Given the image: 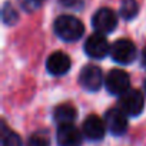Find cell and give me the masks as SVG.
I'll list each match as a JSON object with an SVG mask.
<instances>
[{
    "label": "cell",
    "mask_w": 146,
    "mask_h": 146,
    "mask_svg": "<svg viewBox=\"0 0 146 146\" xmlns=\"http://www.w3.org/2000/svg\"><path fill=\"white\" fill-rule=\"evenodd\" d=\"M54 35L63 42H76L85 33L83 23L72 15H60L53 23Z\"/></svg>",
    "instance_id": "1"
},
{
    "label": "cell",
    "mask_w": 146,
    "mask_h": 146,
    "mask_svg": "<svg viewBox=\"0 0 146 146\" xmlns=\"http://www.w3.org/2000/svg\"><path fill=\"white\" fill-rule=\"evenodd\" d=\"M117 108L129 117V116H139L143 112L145 108V98L140 90L137 89H129L126 93L119 96Z\"/></svg>",
    "instance_id": "2"
},
{
    "label": "cell",
    "mask_w": 146,
    "mask_h": 146,
    "mask_svg": "<svg viewBox=\"0 0 146 146\" xmlns=\"http://www.w3.org/2000/svg\"><path fill=\"white\" fill-rule=\"evenodd\" d=\"M110 56L119 64H130L137 57L136 46L129 39H117L110 46Z\"/></svg>",
    "instance_id": "3"
},
{
    "label": "cell",
    "mask_w": 146,
    "mask_h": 146,
    "mask_svg": "<svg viewBox=\"0 0 146 146\" xmlns=\"http://www.w3.org/2000/svg\"><path fill=\"white\" fill-rule=\"evenodd\" d=\"M105 88L110 95L122 96L130 89L129 75L122 69H112L105 76Z\"/></svg>",
    "instance_id": "4"
},
{
    "label": "cell",
    "mask_w": 146,
    "mask_h": 146,
    "mask_svg": "<svg viewBox=\"0 0 146 146\" xmlns=\"http://www.w3.org/2000/svg\"><path fill=\"white\" fill-rule=\"evenodd\" d=\"M92 26L96 30V33H112L117 27V15L109 7H100L92 16Z\"/></svg>",
    "instance_id": "5"
},
{
    "label": "cell",
    "mask_w": 146,
    "mask_h": 146,
    "mask_svg": "<svg viewBox=\"0 0 146 146\" xmlns=\"http://www.w3.org/2000/svg\"><path fill=\"white\" fill-rule=\"evenodd\" d=\"M79 85L88 92H98L105 85V78L99 66L86 64L79 73Z\"/></svg>",
    "instance_id": "6"
},
{
    "label": "cell",
    "mask_w": 146,
    "mask_h": 146,
    "mask_svg": "<svg viewBox=\"0 0 146 146\" xmlns=\"http://www.w3.org/2000/svg\"><path fill=\"white\" fill-rule=\"evenodd\" d=\"M110 46L106 36L100 33H93L90 35L86 42H85V53L92 57V59H105L110 53Z\"/></svg>",
    "instance_id": "7"
},
{
    "label": "cell",
    "mask_w": 146,
    "mask_h": 146,
    "mask_svg": "<svg viewBox=\"0 0 146 146\" xmlns=\"http://www.w3.org/2000/svg\"><path fill=\"white\" fill-rule=\"evenodd\" d=\"M105 123L108 130L113 136H122L127 132L129 123H127V116L119 109H109L105 115Z\"/></svg>",
    "instance_id": "8"
},
{
    "label": "cell",
    "mask_w": 146,
    "mask_h": 146,
    "mask_svg": "<svg viewBox=\"0 0 146 146\" xmlns=\"http://www.w3.org/2000/svg\"><path fill=\"white\" fill-rule=\"evenodd\" d=\"M106 123L102 117H99L98 115H89L85 120H83V126H82V132L83 136L88 137L92 142H99L105 137L106 133Z\"/></svg>",
    "instance_id": "9"
},
{
    "label": "cell",
    "mask_w": 146,
    "mask_h": 146,
    "mask_svg": "<svg viewBox=\"0 0 146 146\" xmlns=\"http://www.w3.org/2000/svg\"><path fill=\"white\" fill-rule=\"evenodd\" d=\"M56 142L59 146H82L83 135L75 125H62L57 126Z\"/></svg>",
    "instance_id": "10"
},
{
    "label": "cell",
    "mask_w": 146,
    "mask_h": 146,
    "mask_svg": "<svg viewBox=\"0 0 146 146\" xmlns=\"http://www.w3.org/2000/svg\"><path fill=\"white\" fill-rule=\"evenodd\" d=\"M72 60L64 52H53L46 60V70L52 76H63L70 70Z\"/></svg>",
    "instance_id": "11"
},
{
    "label": "cell",
    "mask_w": 146,
    "mask_h": 146,
    "mask_svg": "<svg viewBox=\"0 0 146 146\" xmlns=\"http://www.w3.org/2000/svg\"><path fill=\"white\" fill-rule=\"evenodd\" d=\"M76 117H78V110L72 103H62V105L56 106L53 110V119L59 126L73 125Z\"/></svg>",
    "instance_id": "12"
},
{
    "label": "cell",
    "mask_w": 146,
    "mask_h": 146,
    "mask_svg": "<svg viewBox=\"0 0 146 146\" xmlns=\"http://www.w3.org/2000/svg\"><path fill=\"white\" fill-rule=\"evenodd\" d=\"M119 13H120V16L125 20L135 19L137 16V13H139V3H137V0H122Z\"/></svg>",
    "instance_id": "13"
},
{
    "label": "cell",
    "mask_w": 146,
    "mask_h": 146,
    "mask_svg": "<svg viewBox=\"0 0 146 146\" xmlns=\"http://www.w3.org/2000/svg\"><path fill=\"white\" fill-rule=\"evenodd\" d=\"M26 146H50V137L47 130H37L32 133L26 142Z\"/></svg>",
    "instance_id": "14"
},
{
    "label": "cell",
    "mask_w": 146,
    "mask_h": 146,
    "mask_svg": "<svg viewBox=\"0 0 146 146\" xmlns=\"http://www.w3.org/2000/svg\"><path fill=\"white\" fill-rule=\"evenodd\" d=\"M2 146H22V140L17 133L12 130H6L5 127L2 135Z\"/></svg>",
    "instance_id": "15"
},
{
    "label": "cell",
    "mask_w": 146,
    "mask_h": 146,
    "mask_svg": "<svg viewBox=\"0 0 146 146\" xmlns=\"http://www.w3.org/2000/svg\"><path fill=\"white\" fill-rule=\"evenodd\" d=\"M17 12L9 5V3H6L5 5V7H3V20H5V23H7V25H13L16 20H17Z\"/></svg>",
    "instance_id": "16"
},
{
    "label": "cell",
    "mask_w": 146,
    "mask_h": 146,
    "mask_svg": "<svg viewBox=\"0 0 146 146\" xmlns=\"http://www.w3.org/2000/svg\"><path fill=\"white\" fill-rule=\"evenodd\" d=\"M59 2L64 7H79L82 0H59Z\"/></svg>",
    "instance_id": "17"
},
{
    "label": "cell",
    "mask_w": 146,
    "mask_h": 146,
    "mask_svg": "<svg viewBox=\"0 0 146 146\" xmlns=\"http://www.w3.org/2000/svg\"><path fill=\"white\" fill-rule=\"evenodd\" d=\"M42 2H43V0H25V3H30V5H32V6H35V7H36V6H39Z\"/></svg>",
    "instance_id": "18"
},
{
    "label": "cell",
    "mask_w": 146,
    "mask_h": 146,
    "mask_svg": "<svg viewBox=\"0 0 146 146\" xmlns=\"http://www.w3.org/2000/svg\"><path fill=\"white\" fill-rule=\"evenodd\" d=\"M140 62H142V64L146 67V47L143 49V52H142V56H140Z\"/></svg>",
    "instance_id": "19"
},
{
    "label": "cell",
    "mask_w": 146,
    "mask_h": 146,
    "mask_svg": "<svg viewBox=\"0 0 146 146\" xmlns=\"http://www.w3.org/2000/svg\"><path fill=\"white\" fill-rule=\"evenodd\" d=\"M145 93H146V80H145Z\"/></svg>",
    "instance_id": "20"
}]
</instances>
